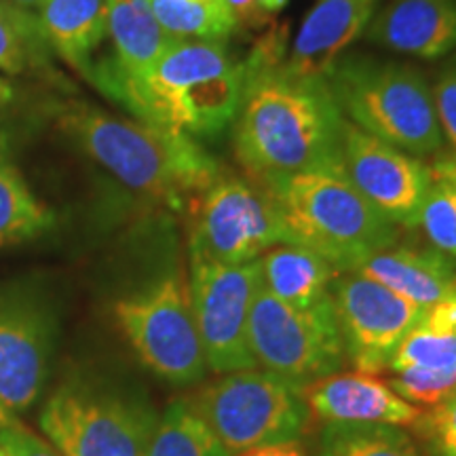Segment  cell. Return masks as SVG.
I'll return each mask as SVG.
<instances>
[{"label": "cell", "mask_w": 456, "mask_h": 456, "mask_svg": "<svg viewBox=\"0 0 456 456\" xmlns=\"http://www.w3.org/2000/svg\"><path fill=\"white\" fill-rule=\"evenodd\" d=\"M326 83L342 117L414 157L437 155L444 134L433 91L419 68L372 55H342Z\"/></svg>", "instance_id": "cell-5"}, {"label": "cell", "mask_w": 456, "mask_h": 456, "mask_svg": "<svg viewBox=\"0 0 456 456\" xmlns=\"http://www.w3.org/2000/svg\"><path fill=\"white\" fill-rule=\"evenodd\" d=\"M13 98H15L13 83H11L7 77H0V110H3L4 106H9L11 102H13Z\"/></svg>", "instance_id": "cell-36"}, {"label": "cell", "mask_w": 456, "mask_h": 456, "mask_svg": "<svg viewBox=\"0 0 456 456\" xmlns=\"http://www.w3.org/2000/svg\"><path fill=\"white\" fill-rule=\"evenodd\" d=\"M11 4H15L17 9H21V11H26V13H37L38 9L43 7L45 3H47V0H9Z\"/></svg>", "instance_id": "cell-37"}, {"label": "cell", "mask_w": 456, "mask_h": 456, "mask_svg": "<svg viewBox=\"0 0 456 456\" xmlns=\"http://www.w3.org/2000/svg\"><path fill=\"white\" fill-rule=\"evenodd\" d=\"M0 456H61L47 437L15 423L0 429Z\"/></svg>", "instance_id": "cell-32"}, {"label": "cell", "mask_w": 456, "mask_h": 456, "mask_svg": "<svg viewBox=\"0 0 456 456\" xmlns=\"http://www.w3.org/2000/svg\"><path fill=\"white\" fill-rule=\"evenodd\" d=\"M191 258L245 265L292 243L271 192L222 171L191 201Z\"/></svg>", "instance_id": "cell-10"}, {"label": "cell", "mask_w": 456, "mask_h": 456, "mask_svg": "<svg viewBox=\"0 0 456 456\" xmlns=\"http://www.w3.org/2000/svg\"><path fill=\"white\" fill-rule=\"evenodd\" d=\"M51 359V323L30 296L0 289V402L26 412L45 389Z\"/></svg>", "instance_id": "cell-14"}, {"label": "cell", "mask_w": 456, "mask_h": 456, "mask_svg": "<svg viewBox=\"0 0 456 456\" xmlns=\"http://www.w3.org/2000/svg\"><path fill=\"white\" fill-rule=\"evenodd\" d=\"M188 288L208 368L218 374L258 368L248 328L254 298L262 289L260 258L245 265L191 258Z\"/></svg>", "instance_id": "cell-11"}, {"label": "cell", "mask_w": 456, "mask_h": 456, "mask_svg": "<svg viewBox=\"0 0 456 456\" xmlns=\"http://www.w3.org/2000/svg\"><path fill=\"white\" fill-rule=\"evenodd\" d=\"M419 226L436 249L456 260V152L440 155L429 165V188Z\"/></svg>", "instance_id": "cell-26"}, {"label": "cell", "mask_w": 456, "mask_h": 456, "mask_svg": "<svg viewBox=\"0 0 456 456\" xmlns=\"http://www.w3.org/2000/svg\"><path fill=\"white\" fill-rule=\"evenodd\" d=\"M112 315L140 362L159 379L192 385L208 372L191 288L180 266L121 296Z\"/></svg>", "instance_id": "cell-7"}, {"label": "cell", "mask_w": 456, "mask_h": 456, "mask_svg": "<svg viewBox=\"0 0 456 456\" xmlns=\"http://www.w3.org/2000/svg\"><path fill=\"white\" fill-rule=\"evenodd\" d=\"M237 28H260L269 21V15L260 9L258 0H224Z\"/></svg>", "instance_id": "cell-33"}, {"label": "cell", "mask_w": 456, "mask_h": 456, "mask_svg": "<svg viewBox=\"0 0 456 456\" xmlns=\"http://www.w3.org/2000/svg\"><path fill=\"white\" fill-rule=\"evenodd\" d=\"M389 385L414 406L431 408L456 393V370H450V372H420V370L395 372Z\"/></svg>", "instance_id": "cell-30"}, {"label": "cell", "mask_w": 456, "mask_h": 456, "mask_svg": "<svg viewBox=\"0 0 456 456\" xmlns=\"http://www.w3.org/2000/svg\"><path fill=\"white\" fill-rule=\"evenodd\" d=\"M45 45L32 13L0 0V72L21 77L45 66Z\"/></svg>", "instance_id": "cell-28"}, {"label": "cell", "mask_w": 456, "mask_h": 456, "mask_svg": "<svg viewBox=\"0 0 456 456\" xmlns=\"http://www.w3.org/2000/svg\"><path fill=\"white\" fill-rule=\"evenodd\" d=\"M228 452L298 442L311 412L302 387L266 370H239L188 399Z\"/></svg>", "instance_id": "cell-6"}, {"label": "cell", "mask_w": 456, "mask_h": 456, "mask_svg": "<svg viewBox=\"0 0 456 456\" xmlns=\"http://www.w3.org/2000/svg\"><path fill=\"white\" fill-rule=\"evenodd\" d=\"M383 283L393 294L427 309L456 289V260L440 249L419 245H397L380 249L355 269Z\"/></svg>", "instance_id": "cell-19"}, {"label": "cell", "mask_w": 456, "mask_h": 456, "mask_svg": "<svg viewBox=\"0 0 456 456\" xmlns=\"http://www.w3.org/2000/svg\"><path fill=\"white\" fill-rule=\"evenodd\" d=\"M271 192L289 241L326 258L336 271L397 243L399 226L383 218L342 174L300 171L260 182Z\"/></svg>", "instance_id": "cell-4"}, {"label": "cell", "mask_w": 456, "mask_h": 456, "mask_svg": "<svg viewBox=\"0 0 456 456\" xmlns=\"http://www.w3.org/2000/svg\"><path fill=\"white\" fill-rule=\"evenodd\" d=\"M429 456H456V393L420 412L412 425Z\"/></svg>", "instance_id": "cell-29"}, {"label": "cell", "mask_w": 456, "mask_h": 456, "mask_svg": "<svg viewBox=\"0 0 456 456\" xmlns=\"http://www.w3.org/2000/svg\"><path fill=\"white\" fill-rule=\"evenodd\" d=\"M34 20L47 49L89 77L106 38V0H47Z\"/></svg>", "instance_id": "cell-20"}, {"label": "cell", "mask_w": 456, "mask_h": 456, "mask_svg": "<svg viewBox=\"0 0 456 456\" xmlns=\"http://www.w3.org/2000/svg\"><path fill=\"white\" fill-rule=\"evenodd\" d=\"M363 37L395 53L440 60L456 49V0H391Z\"/></svg>", "instance_id": "cell-18"}, {"label": "cell", "mask_w": 456, "mask_h": 456, "mask_svg": "<svg viewBox=\"0 0 456 456\" xmlns=\"http://www.w3.org/2000/svg\"><path fill=\"white\" fill-rule=\"evenodd\" d=\"M289 0H258V4H260V9L265 11L266 15H271V13H277V11H281L285 4H288Z\"/></svg>", "instance_id": "cell-38"}, {"label": "cell", "mask_w": 456, "mask_h": 456, "mask_svg": "<svg viewBox=\"0 0 456 456\" xmlns=\"http://www.w3.org/2000/svg\"><path fill=\"white\" fill-rule=\"evenodd\" d=\"M389 370L408 372H450L456 370V289L427 306L412 330L403 336Z\"/></svg>", "instance_id": "cell-22"}, {"label": "cell", "mask_w": 456, "mask_h": 456, "mask_svg": "<svg viewBox=\"0 0 456 456\" xmlns=\"http://www.w3.org/2000/svg\"><path fill=\"white\" fill-rule=\"evenodd\" d=\"M243 66L218 41H175L140 81L117 87L138 121L188 135L216 138L235 121Z\"/></svg>", "instance_id": "cell-3"}, {"label": "cell", "mask_w": 456, "mask_h": 456, "mask_svg": "<svg viewBox=\"0 0 456 456\" xmlns=\"http://www.w3.org/2000/svg\"><path fill=\"white\" fill-rule=\"evenodd\" d=\"M53 222V212L34 195L15 163L0 169V249L34 241Z\"/></svg>", "instance_id": "cell-23"}, {"label": "cell", "mask_w": 456, "mask_h": 456, "mask_svg": "<svg viewBox=\"0 0 456 456\" xmlns=\"http://www.w3.org/2000/svg\"><path fill=\"white\" fill-rule=\"evenodd\" d=\"M248 340L256 366L302 389L338 372L346 359L332 296L300 311L262 288L249 311Z\"/></svg>", "instance_id": "cell-9"}, {"label": "cell", "mask_w": 456, "mask_h": 456, "mask_svg": "<svg viewBox=\"0 0 456 456\" xmlns=\"http://www.w3.org/2000/svg\"><path fill=\"white\" fill-rule=\"evenodd\" d=\"M239 456H306L305 450L298 446V442L289 444H275V446H265V448H254L249 452H243Z\"/></svg>", "instance_id": "cell-35"}, {"label": "cell", "mask_w": 456, "mask_h": 456, "mask_svg": "<svg viewBox=\"0 0 456 456\" xmlns=\"http://www.w3.org/2000/svg\"><path fill=\"white\" fill-rule=\"evenodd\" d=\"M340 169L359 195L391 224L419 226L429 188V165L419 157L389 146L345 118Z\"/></svg>", "instance_id": "cell-13"}, {"label": "cell", "mask_w": 456, "mask_h": 456, "mask_svg": "<svg viewBox=\"0 0 456 456\" xmlns=\"http://www.w3.org/2000/svg\"><path fill=\"white\" fill-rule=\"evenodd\" d=\"M106 37L112 41V64L94 68L89 78L108 95L146 77L159 57L178 41L159 24L151 0H106Z\"/></svg>", "instance_id": "cell-16"}, {"label": "cell", "mask_w": 456, "mask_h": 456, "mask_svg": "<svg viewBox=\"0 0 456 456\" xmlns=\"http://www.w3.org/2000/svg\"><path fill=\"white\" fill-rule=\"evenodd\" d=\"M275 45L241 61L232 146L256 182L300 171L340 169L342 117L326 78L289 70Z\"/></svg>", "instance_id": "cell-1"}, {"label": "cell", "mask_w": 456, "mask_h": 456, "mask_svg": "<svg viewBox=\"0 0 456 456\" xmlns=\"http://www.w3.org/2000/svg\"><path fill=\"white\" fill-rule=\"evenodd\" d=\"M311 419L322 425L412 427L423 410L403 399L379 374L334 372L305 389Z\"/></svg>", "instance_id": "cell-15"}, {"label": "cell", "mask_w": 456, "mask_h": 456, "mask_svg": "<svg viewBox=\"0 0 456 456\" xmlns=\"http://www.w3.org/2000/svg\"><path fill=\"white\" fill-rule=\"evenodd\" d=\"M15 152V129L13 125L0 118V169L13 163Z\"/></svg>", "instance_id": "cell-34"}, {"label": "cell", "mask_w": 456, "mask_h": 456, "mask_svg": "<svg viewBox=\"0 0 456 456\" xmlns=\"http://www.w3.org/2000/svg\"><path fill=\"white\" fill-rule=\"evenodd\" d=\"M346 359L359 372L389 370L397 346L425 309L359 271H338L330 285Z\"/></svg>", "instance_id": "cell-12"}, {"label": "cell", "mask_w": 456, "mask_h": 456, "mask_svg": "<svg viewBox=\"0 0 456 456\" xmlns=\"http://www.w3.org/2000/svg\"><path fill=\"white\" fill-rule=\"evenodd\" d=\"M152 13L178 41L224 43L237 30L224 0H151Z\"/></svg>", "instance_id": "cell-25"}, {"label": "cell", "mask_w": 456, "mask_h": 456, "mask_svg": "<svg viewBox=\"0 0 456 456\" xmlns=\"http://www.w3.org/2000/svg\"><path fill=\"white\" fill-rule=\"evenodd\" d=\"M262 288L285 305L306 311L330 298L338 271L322 256L294 243H281L260 256Z\"/></svg>", "instance_id": "cell-21"}, {"label": "cell", "mask_w": 456, "mask_h": 456, "mask_svg": "<svg viewBox=\"0 0 456 456\" xmlns=\"http://www.w3.org/2000/svg\"><path fill=\"white\" fill-rule=\"evenodd\" d=\"M431 91L444 140L456 152V57L442 68L436 83L431 85Z\"/></svg>", "instance_id": "cell-31"}, {"label": "cell", "mask_w": 456, "mask_h": 456, "mask_svg": "<svg viewBox=\"0 0 456 456\" xmlns=\"http://www.w3.org/2000/svg\"><path fill=\"white\" fill-rule=\"evenodd\" d=\"M159 414L151 403L89 385H61L41 412L45 437L61 456H144Z\"/></svg>", "instance_id": "cell-8"}, {"label": "cell", "mask_w": 456, "mask_h": 456, "mask_svg": "<svg viewBox=\"0 0 456 456\" xmlns=\"http://www.w3.org/2000/svg\"><path fill=\"white\" fill-rule=\"evenodd\" d=\"M317 456H420L402 427L323 425Z\"/></svg>", "instance_id": "cell-27"}, {"label": "cell", "mask_w": 456, "mask_h": 456, "mask_svg": "<svg viewBox=\"0 0 456 456\" xmlns=\"http://www.w3.org/2000/svg\"><path fill=\"white\" fill-rule=\"evenodd\" d=\"M15 423H17V416L11 412V410L4 408L3 402H0V429H3V427L15 425Z\"/></svg>", "instance_id": "cell-39"}, {"label": "cell", "mask_w": 456, "mask_h": 456, "mask_svg": "<svg viewBox=\"0 0 456 456\" xmlns=\"http://www.w3.org/2000/svg\"><path fill=\"white\" fill-rule=\"evenodd\" d=\"M49 117L89 159L140 195L180 208L205 191L220 165L195 138L125 118L81 100L53 102Z\"/></svg>", "instance_id": "cell-2"}, {"label": "cell", "mask_w": 456, "mask_h": 456, "mask_svg": "<svg viewBox=\"0 0 456 456\" xmlns=\"http://www.w3.org/2000/svg\"><path fill=\"white\" fill-rule=\"evenodd\" d=\"M144 456H232L188 399H175L159 416Z\"/></svg>", "instance_id": "cell-24"}, {"label": "cell", "mask_w": 456, "mask_h": 456, "mask_svg": "<svg viewBox=\"0 0 456 456\" xmlns=\"http://www.w3.org/2000/svg\"><path fill=\"white\" fill-rule=\"evenodd\" d=\"M380 0H315L296 32L285 64L306 77L326 78L345 51L363 37Z\"/></svg>", "instance_id": "cell-17"}]
</instances>
